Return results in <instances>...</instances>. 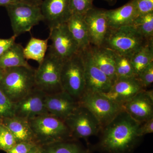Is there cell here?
<instances>
[{"mask_svg":"<svg viewBox=\"0 0 153 153\" xmlns=\"http://www.w3.org/2000/svg\"><path fill=\"white\" fill-rule=\"evenodd\" d=\"M38 144L33 142H21L16 144L7 153H28L34 146Z\"/></svg>","mask_w":153,"mask_h":153,"instance_id":"cell-33","label":"cell"},{"mask_svg":"<svg viewBox=\"0 0 153 153\" xmlns=\"http://www.w3.org/2000/svg\"><path fill=\"white\" fill-rule=\"evenodd\" d=\"M43 0H20L19 1L28 3L30 4L40 7Z\"/></svg>","mask_w":153,"mask_h":153,"instance_id":"cell-37","label":"cell"},{"mask_svg":"<svg viewBox=\"0 0 153 153\" xmlns=\"http://www.w3.org/2000/svg\"><path fill=\"white\" fill-rule=\"evenodd\" d=\"M140 124L123 110L102 128L94 149L103 153H131L141 139L138 134Z\"/></svg>","mask_w":153,"mask_h":153,"instance_id":"cell-1","label":"cell"},{"mask_svg":"<svg viewBox=\"0 0 153 153\" xmlns=\"http://www.w3.org/2000/svg\"><path fill=\"white\" fill-rule=\"evenodd\" d=\"M89 49L94 62L109 77L113 84L117 79L113 52L102 46L97 47L90 45Z\"/></svg>","mask_w":153,"mask_h":153,"instance_id":"cell-18","label":"cell"},{"mask_svg":"<svg viewBox=\"0 0 153 153\" xmlns=\"http://www.w3.org/2000/svg\"><path fill=\"white\" fill-rule=\"evenodd\" d=\"M113 52L116 74L117 78L135 76L131 62V57L128 55H121L114 52Z\"/></svg>","mask_w":153,"mask_h":153,"instance_id":"cell-27","label":"cell"},{"mask_svg":"<svg viewBox=\"0 0 153 153\" xmlns=\"http://www.w3.org/2000/svg\"><path fill=\"white\" fill-rule=\"evenodd\" d=\"M35 70L32 68L13 67L4 69L0 88L16 103L36 88Z\"/></svg>","mask_w":153,"mask_h":153,"instance_id":"cell-2","label":"cell"},{"mask_svg":"<svg viewBox=\"0 0 153 153\" xmlns=\"http://www.w3.org/2000/svg\"><path fill=\"white\" fill-rule=\"evenodd\" d=\"M105 14L111 30L132 25L137 16L132 0L118 8L105 10Z\"/></svg>","mask_w":153,"mask_h":153,"instance_id":"cell-19","label":"cell"},{"mask_svg":"<svg viewBox=\"0 0 153 153\" xmlns=\"http://www.w3.org/2000/svg\"><path fill=\"white\" fill-rule=\"evenodd\" d=\"M64 121L71 132L72 138L75 139L86 140L98 134L102 129L99 122L94 115L80 105Z\"/></svg>","mask_w":153,"mask_h":153,"instance_id":"cell-9","label":"cell"},{"mask_svg":"<svg viewBox=\"0 0 153 153\" xmlns=\"http://www.w3.org/2000/svg\"><path fill=\"white\" fill-rule=\"evenodd\" d=\"M46 94L36 87L28 95L14 103L15 116L29 120L41 115L49 113L45 106Z\"/></svg>","mask_w":153,"mask_h":153,"instance_id":"cell-13","label":"cell"},{"mask_svg":"<svg viewBox=\"0 0 153 153\" xmlns=\"http://www.w3.org/2000/svg\"><path fill=\"white\" fill-rule=\"evenodd\" d=\"M49 38L51 41L49 52L63 61L80 51L66 23L50 29Z\"/></svg>","mask_w":153,"mask_h":153,"instance_id":"cell-10","label":"cell"},{"mask_svg":"<svg viewBox=\"0 0 153 153\" xmlns=\"http://www.w3.org/2000/svg\"><path fill=\"white\" fill-rule=\"evenodd\" d=\"M24 49L21 44L14 43L0 57V69H5L17 67L32 68L25 58Z\"/></svg>","mask_w":153,"mask_h":153,"instance_id":"cell-22","label":"cell"},{"mask_svg":"<svg viewBox=\"0 0 153 153\" xmlns=\"http://www.w3.org/2000/svg\"><path fill=\"white\" fill-rule=\"evenodd\" d=\"M40 8L49 30L66 23L72 15L68 0H43Z\"/></svg>","mask_w":153,"mask_h":153,"instance_id":"cell-15","label":"cell"},{"mask_svg":"<svg viewBox=\"0 0 153 153\" xmlns=\"http://www.w3.org/2000/svg\"><path fill=\"white\" fill-rule=\"evenodd\" d=\"M66 23L68 30L78 44L79 51L88 48L90 44L84 15L72 14Z\"/></svg>","mask_w":153,"mask_h":153,"instance_id":"cell-21","label":"cell"},{"mask_svg":"<svg viewBox=\"0 0 153 153\" xmlns=\"http://www.w3.org/2000/svg\"><path fill=\"white\" fill-rule=\"evenodd\" d=\"M137 15L142 16L153 12V0H132Z\"/></svg>","mask_w":153,"mask_h":153,"instance_id":"cell-32","label":"cell"},{"mask_svg":"<svg viewBox=\"0 0 153 153\" xmlns=\"http://www.w3.org/2000/svg\"><path fill=\"white\" fill-rule=\"evenodd\" d=\"M45 104L49 114L63 120L79 105L78 101L64 91L46 94Z\"/></svg>","mask_w":153,"mask_h":153,"instance_id":"cell-17","label":"cell"},{"mask_svg":"<svg viewBox=\"0 0 153 153\" xmlns=\"http://www.w3.org/2000/svg\"><path fill=\"white\" fill-rule=\"evenodd\" d=\"M3 73H4V69H0V83L2 79Z\"/></svg>","mask_w":153,"mask_h":153,"instance_id":"cell-40","label":"cell"},{"mask_svg":"<svg viewBox=\"0 0 153 153\" xmlns=\"http://www.w3.org/2000/svg\"><path fill=\"white\" fill-rule=\"evenodd\" d=\"M43 147L42 145L37 144L33 147L28 153H42Z\"/></svg>","mask_w":153,"mask_h":153,"instance_id":"cell-36","label":"cell"},{"mask_svg":"<svg viewBox=\"0 0 153 153\" xmlns=\"http://www.w3.org/2000/svg\"><path fill=\"white\" fill-rule=\"evenodd\" d=\"M153 118L149 120L140 124L139 127L138 129V134L140 137L153 133Z\"/></svg>","mask_w":153,"mask_h":153,"instance_id":"cell-34","label":"cell"},{"mask_svg":"<svg viewBox=\"0 0 153 153\" xmlns=\"http://www.w3.org/2000/svg\"><path fill=\"white\" fill-rule=\"evenodd\" d=\"M90 45L102 47L110 31L105 14L102 9L92 8L84 15Z\"/></svg>","mask_w":153,"mask_h":153,"instance_id":"cell-12","label":"cell"},{"mask_svg":"<svg viewBox=\"0 0 153 153\" xmlns=\"http://www.w3.org/2000/svg\"><path fill=\"white\" fill-rule=\"evenodd\" d=\"M143 89L136 76L119 77L109 91L102 94L122 105Z\"/></svg>","mask_w":153,"mask_h":153,"instance_id":"cell-16","label":"cell"},{"mask_svg":"<svg viewBox=\"0 0 153 153\" xmlns=\"http://www.w3.org/2000/svg\"><path fill=\"white\" fill-rule=\"evenodd\" d=\"M131 62L136 77L153 62V39L149 40L143 47L131 57Z\"/></svg>","mask_w":153,"mask_h":153,"instance_id":"cell-23","label":"cell"},{"mask_svg":"<svg viewBox=\"0 0 153 153\" xmlns=\"http://www.w3.org/2000/svg\"><path fill=\"white\" fill-rule=\"evenodd\" d=\"M63 63V60L49 51L35 70L36 87L47 94L63 91L60 75Z\"/></svg>","mask_w":153,"mask_h":153,"instance_id":"cell-6","label":"cell"},{"mask_svg":"<svg viewBox=\"0 0 153 153\" xmlns=\"http://www.w3.org/2000/svg\"><path fill=\"white\" fill-rule=\"evenodd\" d=\"M2 123V119L0 118V124Z\"/></svg>","mask_w":153,"mask_h":153,"instance_id":"cell-41","label":"cell"},{"mask_svg":"<svg viewBox=\"0 0 153 153\" xmlns=\"http://www.w3.org/2000/svg\"><path fill=\"white\" fill-rule=\"evenodd\" d=\"M149 40L142 36L133 26L129 25L111 29L102 47L121 55L131 57Z\"/></svg>","mask_w":153,"mask_h":153,"instance_id":"cell-5","label":"cell"},{"mask_svg":"<svg viewBox=\"0 0 153 153\" xmlns=\"http://www.w3.org/2000/svg\"><path fill=\"white\" fill-rule=\"evenodd\" d=\"M78 102L79 105L85 107L94 115L102 128L123 110L122 105L102 94L84 92Z\"/></svg>","mask_w":153,"mask_h":153,"instance_id":"cell-8","label":"cell"},{"mask_svg":"<svg viewBox=\"0 0 153 153\" xmlns=\"http://www.w3.org/2000/svg\"><path fill=\"white\" fill-rule=\"evenodd\" d=\"M103 1H105L108 3L110 5H113L115 4L116 1V0H103Z\"/></svg>","mask_w":153,"mask_h":153,"instance_id":"cell-39","label":"cell"},{"mask_svg":"<svg viewBox=\"0 0 153 153\" xmlns=\"http://www.w3.org/2000/svg\"><path fill=\"white\" fill-rule=\"evenodd\" d=\"M6 7L15 37L30 32L44 20L39 6L19 1Z\"/></svg>","mask_w":153,"mask_h":153,"instance_id":"cell-7","label":"cell"},{"mask_svg":"<svg viewBox=\"0 0 153 153\" xmlns=\"http://www.w3.org/2000/svg\"><path fill=\"white\" fill-rule=\"evenodd\" d=\"M16 37L12 36L7 39H1L0 38V57L4 54L14 44Z\"/></svg>","mask_w":153,"mask_h":153,"instance_id":"cell-35","label":"cell"},{"mask_svg":"<svg viewBox=\"0 0 153 153\" xmlns=\"http://www.w3.org/2000/svg\"><path fill=\"white\" fill-rule=\"evenodd\" d=\"M14 116V103L0 88V118L3 119Z\"/></svg>","mask_w":153,"mask_h":153,"instance_id":"cell-29","label":"cell"},{"mask_svg":"<svg viewBox=\"0 0 153 153\" xmlns=\"http://www.w3.org/2000/svg\"><path fill=\"white\" fill-rule=\"evenodd\" d=\"M68 140L42 146V153H90L88 149L82 147L76 143Z\"/></svg>","mask_w":153,"mask_h":153,"instance_id":"cell-25","label":"cell"},{"mask_svg":"<svg viewBox=\"0 0 153 153\" xmlns=\"http://www.w3.org/2000/svg\"><path fill=\"white\" fill-rule=\"evenodd\" d=\"M89 47L81 51L85 69L84 92L108 93L111 88L113 82L94 62Z\"/></svg>","mask_w":153,"mask_h":153,"instance_id":"cell-11","label":"cell"},{"mask_svg":"<svg viewBox=\"0 0 153 153\" xmlns=\"http://www.w3.org/2000/svg\"><path fill=\"white\" fill-rule=\"evenodd\" d=\"M20 0H0V6H8L19 1Z\"/></svg>","mask_w":153,"mask_h":153,"instance_id":"cell-38","label":"cell"},{"mask_svg":"<svg viewBox=\"0 0 153 153\" xmlns=\"http://www.w3.org/2000/svg\"><path fill=\"white\" fill-rule=\"evenodd\" d=\"M2 123L13 134L17 143L25 142L38 144L27 120L14 116L3 119Z\"/></svg>","mask_w":153,"mask_h":153,"instance_id":"cell-20","label":"cell"},{"mask_svg":"<svg viewBox=\"0 0 153 153\" xmlns=\"http://www.w3.org/2000/svg\"><path fill=\"white\" fill-rule=\"evenodd\" d=\"M123 109L140 123L153 118V90L143 89L122 105Z\"/></svg>","mask_w":153,"mask_h":153,"instance_id":"cell-14","label":"cell"},{"mask_svg":"<svg viewBox=\"0 0 153 153\" xmlns=\"http://www.w3.org/2000/svg\"><path fill=\"white\" fill-rule=\"evenodd\" d=\"M17 143L16 140L10 130L3 125L0 124V150L7 152Z\"/></svg>","mask_w":153,"mask_h":153,"instance_id":"cell-28","label":"cell"},{"mask_svg":"<svg viewBox=\"0 0 153 153\" xmlns=\"http://www.w3.org/2000/svg\"><path fill=\"white\" fill-rule=\"evenodd\" d=\"M63 91L78 101L85 92V69L81 51L63 61L60 75Z\"/></svg>","mask_w":153,"mask_h":153,"instance_id":"cell-4","label":"cell"},{"mask_svg":"<svg viewBox=\"0 0 153 153\" xmlns=\"http://www.w3.org/2000/svg\"><path fill=\"white\" fill-rule=\"evenodd\" d=\"M71 14L84 15L93 7L94 0H68Z\"/></svg>","mask_w":153,"mask_h":153,"instance_id":"cell-30","label":"cell"},{"mask_svg":"<svg viewBox=\"0 0 153 153\" xmlns=\"http://www.w3.org/2000/svg\"><path fill=\"white\" fill-rule=\"evenodd\" d=\"M49 40V38L43 40L32 37L24 49L26 59L35 60L40 64L46 56Z\"/></svg>","mask_w":153,"mask_h":153,"instance_id":"cell-24","label":"cell"},{"mask_svg":"<svg viewBox=\"0 0 153 153\" xmlns=\"http://www.w3.org/2000/svg\"><path fill=\"white\" fill-rule=\"evenodd\" d=\"M132 26L146 39H153V12L138 16Z\"/></svg>","mask_w":153,"mask_h":153,"instance_id":"cell-26","label":"cell"},{"mask_svg":"<svg viewBox=\"0 0 153 153\" xmlns=\"http://www.w3.org/2000/svg\"><path fill=\"white\" fill-rule=\"evenodd\" d=\"M38 144L44 146L72 138L64 120L49 113L29 120Z\"/></svg>","mask_w":153,"mask_h":153,"instance_id":"cell-3","label":"cell"},{"mask_svg":"<svg viewBox=\"0 0 153 153\" xmlns=\"http://www.w3.org/2000/svg\"><path fill=\"white\" fill-rule=\"evenodd\" d=\"M136 77L144 89L151 85L153 82V62L141 71Z\"/></svg>","mask_w":153,"mask_h":153,"instance_id":"cell-31","label":"cell"}]
</instances>
